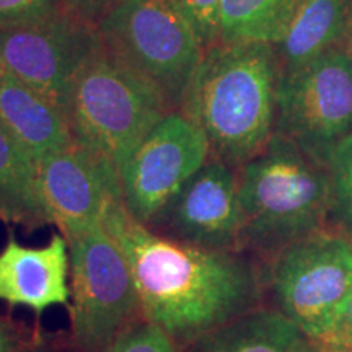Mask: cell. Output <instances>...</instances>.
<instances>
[{
	"label": "cell",
	"instance_id": "603a6c76",
	"mask_svg": "<svg viewBox=\"0 0 352 352\" xmlns=\"http://www.w3.org/2000/svg\"><path fill=\"white\" fill-rule=\"evenodd\" d=\"M320 341L352 352V290L341 311L338 314L336 320H334L331 329Z\"/></svg>",
	"mask_w": 352,
	"mask_h": 352
},
{
	"label": "cell",
	"instance_id": "4fadbf2b",
	"mask_svg": "<svg viewBox=\"0 0 352 352\" xmlns=\"http://www.w3.org/2000/svg\"><path fill=\"white\" fill-rule=\"evenodd\" d=\"M70 259L67 240L54 233L44 246H25L10 232L0 252V302L26 307L38 316L69 305Z\"/></svg>",
	"mask_w": 352,
	"mask_h": 352
},
{
	"label": "cell",
	"instance_id": "52a82bcc",
	"mask_svg": "<svg viewBox=\"0 0 352 352\" xmlns=\"http://www.w3.org/2000/svg\"><path fill=\"white\" fill-rule=\"evenodd\" d=\"M274 310L320 341L352 290V239L328 227L289 245L264 264Z\"/></svg>",
	"mask_w": 352,
	"mask_h": 352
},
{
	"label": "cell",
	"instance_id": "ffe728a7",
	"mask_svg": "<svg viewBox=\"0 0 352 352\" xmlns=\"http://www.w3.org/2000/svg\"><path fill=\"white\" fill-rule=\"evenodd\" d=\"M108 352H182L168 333L140 316L129 324Z\"/></svg>",
	"mask_w": 352,
	"mask_h": 352
},
{
	"label": "cell",
	"instance_id": "e0dca14e",
	"mask_svg": "<svg viewBox=\"0 0 352 352\" xmlns=\"http://www.w3.org/2000/svg\"><path fill=\"white\" fill-rule=\"evenodd\" d=\"M0 220L38 230L47 223L38 189V165L0 121Z\"/></svg>",
	"mask_w": 352,
	"mask_h": 352
},
{
	"label": "cell",
	"instance_id": "8fae6325",
	"mask_svg": "<svg viewBox=\"0 0 352 352\" xmlns=\"http://www.w3.org/2000/svg\"><path fill=\"white\" fill-rule=\"evenodd\" d=\"M144 226L179 243L243 252L236 170L210 155Z\"/></svg>",
	"mask_w": 352,
	"mask_h": 352
},
{
	"label": "cell",
	"instance_id": "7c38bea8",
	"mask_svg": "<svg viewBox=\"0 0 352 352\" xmlns=\"http://www.w3.org/2000/svg\"><path fill=\"white\" fill-rule=\"evenodd\" d=\"M36 165L47 223L56 226L64 236L103 223L108 206L122 197L116 166L76 139L63 152Z\"/></svg>",
	"mask_w": 352,
	"mask_h": 352
},
{
	"label": "cell",
	"instance_id": "d6986e66",
	"mask_svg": "<svg viewBox=\"0 0 352 352\" xmlns=\"http://www.w3.org/2000/svg\"><path fill=\"white\" fill-rule=\"evenodd\" d=\"M324 165L331 183V228L352 239V132L334 145Z\"/></svg>",
	"mask_w": 352,
	"mask_h": 352
},
{
	"label": "cell",
	"instance_id": "ac0fdd59",
	"mask_svg": "<svg viewBox=\"0 0 352 352\" xmlns=\"http://www.w3.org/2000/svg\"><path fill=\"white\" fill-rule=\"evenodd\" d=\"M298 0H220L219 41H258L276 46L287 30Z\"/></svg>",
	"mask_w": 352,
	"mask_h": 352
},
{
	"label": "cell",
	"instance_id": "6da1fadb",
	"mask_svg": "<svg viewBox=\"0 0 352 352\" xmlns=\"http://www.w3.org/2000/svg\"><path fill=\"white\" fill-rule=\"evenodd\" d=\"M129 264L140 315L179 347L264 305V264L245 252H220L170 240L113 201L103 217Z\"/></svg>",
	"mask_w": 352,
	"mask_h": 352
},
{
	"label": "cell",
	"instance_id": "7a4b0ae2",
	"mask_svg": "<svg viewBox=\"0 0 352 352\" xmlns=\"http://www.w3.org/2000/svg\"><path fill=\"white\" fill-rule=\"evenodd\" d=\"M280 63L258 41H219L204 52L179 111L204 132L210 155L239 170L276 131Z\"/></svg>",
	"mask_w": 352,
	"mask_h": 352
},
{
	"label": "cell",
	"instance_id": "ba28073f",
	"mask_svg": "<svg viewBox=\"0 0 352 352\" xmlns=\"http://www.w3.org/2000/svg\"><path fill=\"white\" fill-rule=\"evenodd\" d=\"M352 132V57L324 52L294 70H280L274 134L324 165L331 148Z\"/></svg>",
	"mask_w": 352,
	"mask_h": 352
},
{
	"label": "cell",
	"instance_id": "5b68a950",
	"mask_svg": "<svg viewBox=\"0 0 352 352\" xmlns=\"http://www.w3.org/2000/svg\"><path fill=\"white\" fill-rule=\"evenodd\" d=\"M98 32L109 54L160 87L179 109L206 47L178 0H121Z\"/></svg>",
	"mask_w": 352,
	"mask_h": 352
},
{
	"label": "cell",
	"instance_id": "30bf717a",
	"mask_svg": "<svg viewBox=\"0 0 352 352\" xmlns=\"http://www.w3.org/2000/svg\"><path fill=\"white\" fill-rule=\"evenodd\" d=\"M210 157L201 127L175 109L152 127L118 170L126 209L148 223Z\"/></svg>",
	"mask_w": 352,
	"mask_h": 352
},
{
	"label": "cell",
	"instance_id": "277c9868",
	"mask_svg": "<svg viewBox=\"0 0 352 352\" xmlns=\"http://www.w3.org/2000/svg\"><path fill=\"white\" fill-rule=\"evenodd\" d=\"M171 111L175 107L160 87L101 47L74 83L67 120L78 144L120 170Z\"/></svg>",
	"mask_w": 352,
	"mask_h": 352
},
{
	"label": "cell",
	"instance_id": "44dd1931",
	"mask_svg": "<svg viewBox=\"0 0 352 352\" xmlns=\"http://www.w3.org/2000/svg\"><path fill=\"white\" fill-rule=\"evenodd\" d=\"M64 7V0H0V28L33 23Z\"/></svg>",
	"mask_w": 352,
	"mask_h": 352
},
{
	"label": "cell",
	"instance_id": "cb8c5ba5",
	"mask_svg": "<svg viewBox=\"0 0 352 352\" xmlns=\"http://www.w3.org/2000/svg\"><path fill=\"white\" fill-rule=\"evenodd\" d=\"M120 2L121 0H64V6L74 15L98 28L100 21Z\"/></svg>",
	"mask_w": 352,
	"mask_h": 352
},
{
	"label": "cell",
	"instance_id": "484cf974",
	"mask_svg": "<svg viewBox=\"0 0 352 352\" xmlns=\"http://www.w3.org/2000/svg\"><path fill=\"white\" fill-rule=\"evenodd\" d=\"M19 352H63L60 349H57L52 344H47L44 341H30L25 347H21Z\"/></svg>",
	"mask_w": 352,
	"mask_h": 352
},
{
	"label": "cell",
	"instance_id": "4316f807",
	"mask_svg": "<svg viewBox=\"0 0 352 352\" xmlns=\"http://www.w3.org/2000/svg\"><path fill=\"white\" fill-rule=\"evenodd\" d=\"M308 352H351V351L342 349V347L331 346V344H328V342H323V341L311 340V346Z\"/></svg>",
	"mask_w": 352,
	"mask_h": 352
},
{
	"label": "cell",
	"instance_id": "9c48e42d",
	"mask_svg": "<svg viewBox=\"0 0 352 352\" xmlns=\"http://www.w3.org/2000/svg\"><path fill=\"white\" fill-rule=\"evenodd\" d=\"M101 47L98 28L64 6L33 23L0 28V70L67 116L74 83Z\"/></svg>",
	"mask_w": 352,
	"mask_h": 352
},
{
	"label": "cell",
	"instance_id": "d4e9b609",
	"mask_svg": "<svg viewBox=\"0 0 352 352\" xmlns=\"http://www.w3.org/2000/svg\"><path fill=\"white\" fill-rule=\"evenodd\" d=\"M28 342L19 324L0 316V352H19Z\"/></svg>",
	"mask_w": 352,
	"mask_h": 352
},
{
	"label": "cell",
	"instance_id": "3957f363",
	"mask_svg": "<svg viewBox=\"0 0 352 352\" xmlns=\"http://www.w3.org/2000/svg\"><path fill=\"white\" fill-rule=\"evenodd\" d=\"M241 250L267 264L289 245L324 230L331 212L327 165L274 134L264 151L236 170Z\"/></svg>",
	"mask_w": 352,
	"mask_h": 352
},
{
	"label": "cell",
	"instance_id": "8992f818",
	"mask_svg": "<svg viewBox=\"0 0 352 352\" xmlns=\"http://www.w3.org/2000/svg\"><path fill=\"white\" fill-rule=\"evenodd\" d=\"M70 259V349L108 352L139 320L134 277L103 223L65 236Z\"/></svg>",
	"mask_w": 352,
	"mask_h": 352
},
{
	"label": "cell",
	"instance_id": "7402d4cb",
	"mask_svg": "<svg viewBox=\"0 0 352 352\" xmlns=\"http://www.w3.org/2000/svg\"><path fill=\"white\" fill-rule=\"evenodd\" d=\"M183 12L195 26L197 36L208 50L217 43V16L220 0H178Z\"/></svg>",
	"mask_w": 352,
	"mask_h": 352
},
{
	"label": "cell",
	"instance_id": "5bb4252c",
	"mask_svg": "<svg viewBox=\"0 0 352 352\" xmlns=\"http://www.w3.org/2000/svg\"><path fill=\"white\" fill-rule=\"evenodd\" d=\"M0 121L23 144L36 164L74 142L63 109L3 70H0Z\"/></svg>",
	"mask_w": 352,
	"mask_h": 352
},
{
	"label": "cell",
	"instance_id": "9a60e30c",
	"mask_svg": "<svg viewBox=\"0 0 352 352\" xmlns=\"http://www.w3.org/2000/svg\"><path fill=\"white\" fill-rule=\"evenodd\" d=\"M311 340L270 305L241 315L182 352H308Z\"/></svg>",
	"mask_w": 352,
	"mask_h": 352
},
{
	"label": "cell",
	"instance_id": "2e32d148",
	"mask_svg": "<svg viewBox=\"0 0 352 352\" xmlns=\"http://www.w3.org/2000/svg\"><path fill=\"white\" fill-rule=\"evenodd\" d=\"M349 0H298L287 30L276 44L280 70L302 67L334 50L346 28Z\"/></svg>",
	"mask_w": 352,
	"mask_h": 352
}]
</instances>
